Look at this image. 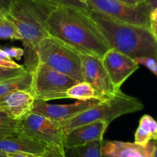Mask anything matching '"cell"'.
<instances>
[{"instance_id": "obj_32", "label": "cell", "mask_w": 157, "mask_h": 157, "mask_svg": "<svg viewBox=\"0 0 157 157\" xmlns=\"http://www.w3.org/2000/svg\"><path fill=\"white\" fill-rule=\"evenodd\" d=\"M155 144V150L154 153H153V157H157V140H154Z\"/></svg>"}, {"instance_id": "obj_9", "label": "cell", "mask_w": 157, "mask_h": 157, "mask_svg": "<svg viewBox=\"0 0 157 157\" xmlns=\"http://www.w3.org/2000/svg\"><path fill=\"white\" fill-rule=\"evenodd\" d=\"M79 55L84 81L94 89L98 98L104 101L114 96L119 90H117L112 84L101 59L81 52Z\"/></svg>"}, {"instance_id": "obj_14", "label": "cell", "mask_w": 157, "mask_h": 157, "mask_svg": "<svg viewBox=\"0 0 157 157\" xmlns=\"http://www.w3.org/2000/svg\"><path fill=\"white\" fill-rule=\"evenodd\" d=\"M35 101L30 92L14 91L0 98V110L12 119L19 121L30 113Z\"/></svg>"}, {"instance_id": "obj_17", "label": "cell", "mask_w": 157, "mask_h": 157, "mask_svg": "<svg viewBox=\"0 0 157 157\" xmlns=\"http://www.w3.org/2000/svg\"><path fill=\"white\" fill-rule=\"evenodd\" d=\"M32 74L28 71L27 73L10 78L0 82V98L6 94L18 90L29 91L31 93L32 88Z\"/></svg>"}, {"instance_id": "obj_12", "label": "cell", "mask_w": 157, "mask_h": 157, "mask_svg": "<svg viewBox=\"0 0 157 157\" xmlns=\"http://www.w3.org/2000/svg\"><path fill=\"white\" fill-rule=\"evenodd\" d=\"M105 101V100H104ZM101 100L91 99L70 104H52L43 101H35L30 113H36L56 121H64L76 117L101 102Z\"/></svg>"}, {"instance_id": "obj_10", "label": "cell", "mask_w": 157, "mask_h": 157, "mask_svg": "<svg viewBox=\"0 0 157 157\" xmlns=\"http://www.w3.org/2000/svg\"><path fill=\"white\" fill-rule=\"evenodd\" d=\"M101 61L117 90H121L123 84L140 66L134 59L114 48L107 51Z\"/></svg>"}, {"instance_id": "obj_20", "label": "cell", "mask_w": 157, "mask_h": 157, "mask_svg": "<svg viewBox=\"0 0 157 157\" xmlns=\"http://www.w3.org/2000/svg\"><path fill=\"white\" fill-rule=\"evenodd\" d=\"M19 121L12 119L7 113L0 110V139L18 133Z\"/></svg>"}, {"instance_id": "obj_4", "label": "cell", "mask_w": 157, "mask_h": 157, "mask_svg": "<svg viewBox=\"0 0 157 157\" xmlns=\"http://www.w3.org/2000/svg\"><path fill=\"white\" fill-rule=\"evenodd\" d=\"M144 105L140 100L129 96L119 90L111 98L101 101L92 108L85 110L76 117L60 121L64 133L80 126L95 122H104L110 124L113 120L128 113L140 111Z\"/></svg>"}, {"instance_id": "obj_29", "label": "cell", "mask_w": 157, "mask_h": 157, "mask_svg": "<svg viewBox=\"0 0 157 157\" xmlns=\"http://www.w3.org/2000/svg\"><path fill=\"white\" fill-rule=\"evenodd\" d=\"M143 3L145 5L150 12L157 7V0H143Z\"/></svg>"}, {"instance_id": "obj_3", "label": "cell", "mask_w": 157, "mask_h": 157, "mask_svg": "<svg viewBox=\"0 0 157 157\" xmlns=\"http://www.w3.org/2000/svg\"><path fill=\"white\" fill-rule=\"evenodd\" d=\"M89 12L110 48L133 59L149 57L157 61V40L150 28L121 22L96 11Z\"/></svg>"}, {"instance_id": "obj_15", "label": "cell", "mask_w": 157, "mask_h": 157, "mask_svg": "<svg viewBox=\"0 0 157 157\" xmlns=\"http://www.w3.org/2000/svg\"><path fill=\"white\" fill-rule=\"evenodd\" d=\"M155 144L150 141L147 145L140 146L135 143L109 141L104 142L103 157H153Z\"/></svg>"}, {"instance_id": "obj_18", "label": "cell", "mask_w": 157, "mask_h": 157, "mask_svg": "<svg viewBox=\"0 0 157 157\" xmlns=\"http://www.w3.org/2000/svg\"><path fill=\"white\" fill-rule=\"evenodd\" d=\"M65 95L66 98L76 99L79 101H89L91 99L100 100L94 89L85 81L78 82L75 85L72 86L66 91Z\"/></svg>"}, {"instance_id": "obj_22", "label": "cell", "mask_w": 157, "mask_h": 157, "mask_svg": "<svg viewBox=\"0 0 157 157\" xmlns=\"http://www.w3.org/2000/svg\"><path fill=\"white\" fill-rule=\"evenodd\" d=\"M28 71L23 66L21 68H8L0 66V82L27 73Z\"/></svg>"}, {"instance_id": "obj_34", "label": "cell", "mask_w": 157, "mask_h": 157, "mask_svg": "<svg viewBox=\"0 0 157 157\" xmlns=\"http://www.w3.org/2000/svg\"><path fill=\"white\" fill-rule=\"evenodd\" d=\"M0 157H7V154L4 153H1L0 152Z\"/></svg>"}, {"instance_id": "obj_24", "label": "cell", "mask_w": 157, "mask_h": 157, "mask_svg": "<svg viewBox=\"0 0 157 157\" xmlns=\"http://www.w3.org/2000/svg\"><path fill=\"white\" fill-rule=\"evenodd\" d=\"M135 61L138 64H142L149 69L157 78V61L149 57H140L135 58Z\"/></svg>"}, {"instance_id": "obj_23", "label": "cell", "mask_w": 157, "mask_h": 157, "mask_svg": "<svg viewBox=\"0 0 157 157\" xmlns=\"http://www.w3.org/2000/svg\"><path fill=\"white\" fill-rule=\"evenodd\" d=\"M55 7H61V6H69V7H75L78 9H89L87 5L81 3L78 0H41Z\"/></svg>"}, {"instance_id": "obj_21", "label": "cell", "mask_w": 157, "mask_h": 157, "mask_svg": "<svg viewBox=\"0 0 157 157\" xmlns=\"http://www.w3.org/2000/svg\"><path fill=\"white\" fill-rule=\"evenodd\" d=\"M0 39L21 41V35L15 25L2 14H0Z\"/></svg>"}, {"instance_id": "obj_35", "label": "cell", "mask_w": 157, "mask_h": 157, "mask_svg": "<svg viewBox=\"0 0 157 157\" xmlns=\"http://www.w3.org/2000/svg\"><path fill=\"white\" fill-rule=\"evenodd\" d=\"M79 2H81V3H84V4L87 5V2L88 1V0H78Z\"/></svg>"}, {"instance_id": "obj_30", "label": "cell", "mask_w": 157, "mask_h": 157, "mask_svg": "<svg viewBox=\"0 0 157 157\" xmlns=\"http://www.w3.org/2000/svg\"><path fill=\"white\" fill-rule=\"evenodd\" d=\"M119 1L126 3L127 5H130V6H137V5H140L143 2V0H119Z\"/></svg>"}, {"instance_id": "obj_16", "label": "cell", "mask_w": 157, "mask_h": 157, "mask_svg": "<svg viewBox=\"0 0 157 157\" xmlns=\"http://www.w3.org/2000/svg\"><path fill=\"white\" fill-rule=\"evenodd\" d=\"M157 140V121L149 114H144L140 121L135 133L136 144L146 146L150 141Z\"/></svg>"}, {"instance_id": "obj_19", "label": "cell", "mask_w": 157, "mask_h": 157, "mask_svg": "<svg viewBox=\"0 0 157 157\" xmlns=\"http://www.w3.org/2000/svg\"><path fill=\"white\" fill-rule=\"evenodd\" d=\"M104 140H95L81 147L68 150V157H103Z\"/></svg>"}, {"instance_id": "obj_11", "label": "cell", "mask_w": 157, "mask_h": 157, "mask_svg": "<svg viewBox=\"0 0 157 157\" xmlns=\"http://www.w3.org/2000/svg\"><path fill=\"white\" fill-rule=\"evenodd\" d=\"M0 152L25 153L38 157H64L45 144L21 133L0 139Z\"/></svg>"}, {"instance_id": "obj_13", "label": "cell", "mask_w": 157, "mask_h": 157, "mask_svg": "<svg viewBox=\"0 0 157 157\" xmlns=\"http://www.w3.org/2000/svg\"><path fill=\"white\" fill-rule=\"evenodd\" d=\"M108 126L104 122H95L72 129L64 134V148L68 150L93 141L102 140Z\"/></svg>"}, {"instance_id": "obj_5", "label": "cell", "mask_w": 157, "mask_h": 157, "mask_svg": "<svg viewBox=\"0 0 157 157\" xmlns=\"http://www.w3.org/2000/svg\"><path fill=\"white\" fill-rule=\"evenodd\" d=\"M38 62L70 77L78 82H84L79 52L60 40L48 35L38 44Z\"/></svg>"}, {"instance_id": "obj_36", "label": "cell", "mask_w": 157, "mask_h": 157, "mask_svg": "<svg viewBox=\"0 0 157 157\" xmlns=\"http://www.w3.org/2000/svg\"><path fill=\"white\" fill-rule=\"evenodd\" d=\"M35 157H38V156H35Z\"/></svg>"}, {"instance_id": "obj_28", "label": "cell", "mask_w": 157, "mask_h": 157, "mask_svg": "<svg viewBox=\"0 0 157 157\" xmlns=\"http://www.w3.org/2000/svg\"><path fill=\"white\" fill-rule=\"evenodd\" d=\"M150 29H157V7L150 12Z\"/></svg>"}, {"instance_id": "obj_6", "label": "cell", "mask_w": 157, "mask_h": 157, "mask_svg": "<svg viewBox=\"0 0 157 157\" xmlns=\"http://www.w3.org/2000/svg\"><path fill=\"white\" fill-rule=\"evenodd\" d=\"M31 94L35 101L48 102L64 99L65 93L78 81L38 62L32 72Z\"/></svg>"}, {"instance_id": "obj_8", "label": "cell", "mask_w": 157, "mask_h": 157, "mask_svg": "<svg viewBox=\"0 0 157 157\" xmlns=\"http://www.w3.org/2000/svg\"><path fill=\"white\" fill-rule=\"evenodd\" d=\"M89 10L96 11L121 22L150 28V13L144 3L130 6L119 0H88Z\"/></svg>"}, {"instance_id": "obj_33", "label": "cell", "mask_w": 157, "mask_h": 157, "mask_svg": "<svg viewBox=\"0 0 157 157\" xmlns=\"http://www.w3.org/2000/svg\"><path fill=\"white\" fill-rule=\"evenodd\" d=\"M151 32H153V35H154L155 38H156V39L157 40V29H153V30H151Z\"/></svg>"}, {"instance_id": "obj_7", "label": "cell", "mask_w": 157, "mask_h": 157, "mask_svg": "<svg viewBox=\"0 0 157 157\" xmlns=\"http://www.w3.org/2000/svg\"><path fill=\"white\" fill-rule=\"evenodd\" d=\"M18 133H24L45 144L64 157H67L64 148V133L59 121L29 113L19 120Z\"/></svg>"}, {"instance_id": "obj_2", "label": "cell", "mask_w": 157, "mask_h": 157, "mask_svg": "<svg viewBox=\"0 0 157 157\" xmlns=\"http://www.w3.org/2000/svg\"><path fill=\"white\" fill-rule=\"evenodd\" d=\"M55 6L41 0H18L6 16L13 22L24 45L25 67L32 73L38 64L37 48L48 35L47 19Z\"/></svg>"}, {"instance_id": "obj_27", "label": "cell", "mask_w": 157, "mask_h": 157, "mask_svg": "<svg viewBox=\"0 0 157 157\" xmlns=\"http://www.w3.org/2000/svg\"><path fill=\"white\" fill-rule=\"evenodd\" d=\"M18 0H0V14L6 15L12 5Z\"/></svg>"}, {"instance_id": "obj_25", "label": "cell", "mask_w": 157, "mask_h": 157, "mask_svg": "<svg viewBox=\"0 0 157 157\" xmlns=\"http://www.w3.org/2000/svg\"><path fill=\"white\" fill-rule=\"evenodd\" d=\"M0 66L4 67H8V68H21L22 65L17 64L15 61L11 58H9L6 53L0 49Z\"/></svg>"}, {"instance_id": "obj_26", "label": "cell", "mask_w": 157, "mask_h": 157, "mask_svg": "<svg viewBox=\"0 0 157 157\" xmlns=\"http://www.w3.org/2000/svg\"><path fill=\"white\" fill-rule=\"evenodd\" d=\"M4 53H6L9 58H15L17 60H20L21 57L24 56L25 52L24 49L16 47H10V48H5L2 49Z\"/></svg>"}, {"instance_id": "obj_31", "label": "cell", "mask_w": 157, "mask_h": 157, "mask_svg": "<svg viewBox=\"0 0 157 157\" xmlns=\"http://www.w3.org/2000/svg\"><path fill=\"white\" fill-rule=\"evenodd\" d=\"M7 157H35V156L29 154H25V153H8Z\"/></svg>"}, {"instance_id": "obj_1", "label": "cell", "mask_w": 157, "mask_h": 157, "mask_svg": "<svg viewBox=\"0 0 157 157\" xmlns=\"http://www.w3.org/2000/svg\"><path fill=\"white\" fill-rule=\"evenodd\" d=\"M48 35L83 54L102 59L110 47L91 18L89 9L57 7L47 19Z\"/></svg>"}]
</instances>
